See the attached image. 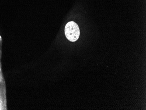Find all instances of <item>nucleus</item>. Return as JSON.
<instances>
[{
	"instance_id": "obj_1",
	"label": "nucleus",
	"mask_w": 146,
	"mask_h": 110,
	"mask_svg": "<svg viewBox=\"0 0 146 110\" xmlns=\"http://www.w3.org/2000/svg\"><path fill=\"white\" fill-rule=\"evenodd\" d=\"M64 31L66 37L70 41L75 42L78 39L80 32L78 25L75 22H68L66 25Z\"/></svg>"
},
{
	"instance_id": "obj_2",
	"label": "nucleus",
	"mask_w": 146,
	"mask_h": 110,
	"mask_svg": "<svg viewBox=\"0 0 146 110\" xmlns=\"http://www.w3.org/2000/svg\"></svg>"
}]
</instances>
